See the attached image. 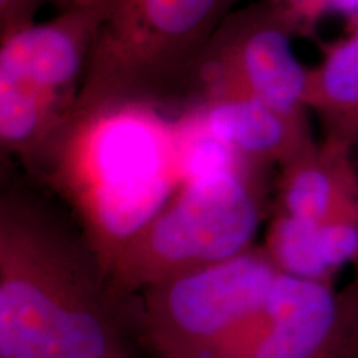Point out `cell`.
Returning <instances> with one entry per match:
<instances>
[{
    "label": "cell",
    "mask_w": 358,
    "mask_h": 358,
    "mask_svg": "<svg viewBox=\"0 0 358 358\" xmlns=\"http://www.w3.org/2000/svg\"><path fill=\"white\" fill-rule=\"evenodd\" d=\"M261 245L280 274L335 284L337 272L327 262L317 222L271 211Z\"/></svg>",
    "instance_id": "7c38bea8"
},
{
    "label": "cell",
    "mask_w": 358,
    "mask_h": 358,
    "mask_svg": "<svg viewBox=\"0 0 358 358\" xmlns=\"http://www.w3.org/2000/svg\"><path fill=\"white\" fill-rule=\"evenodd\" d=\"M237 0H111L77 111L185 96L192 69Z\"/></svg>",
    "instance_id": "277c9868"
},
{
    "label": "cell",
    "mask_w": 358,
    "mask_h": 358,
    "mask_svg": "<svg viewBox=\"0 0 358 358\" xmlns=\"http://www.w3.org/2000/svg\"><path fill=\"white\" fill-rule=\"evenodd\" d=\"M294 37H308L327 13L332 12L329 0H267Z\"/></svg>",
    "instance_id": "5bb4252c"
},
{
    "label": "cell",
    "mask_w": 358,
    "mask_h": 358,
    "mask_svg": "<svg viewBox=\"0 0 358 358\" xmlns=\"http://www.w3.org/2000/svg\"><path fill=\"white\" fill-rule=\"evenodd\" d=\"M267 169L234 156L187 176L120 250L108 271L113 289L133 299L148 285L256 245L272 209L264 179Z\"/></svg>",
    "instance_id": "3957f363"
},
{
    "label": "cell",
    "mask_w": 358,
    "mask_h": 358,
    "mask_svg": "<svg viewBox=\"0 0 358 358\" xmlns=\"http://www.w3.org/2000/svg\"><path fill=\"white\" fill-rule=\"evenodd\" d=\"M294 34L267 0L236 8L217 27L192 69L186 105L244 95L292 113H308V66L295 55Z\"/></svg>",
    "instance_id": "52a82bcc"
},
{
    "label": "cell",
    "mask_w": 358,
    "mask_h": 358,
    "mask_svg": "<svg viewBox=\"0 0 358 358\" xmlns=\"http://www.w3.org/2000/svg\"><path fill=\"white\" fill-rule=\"evenodd\" d=\"M219 358H340L338 289L279 274L261 310Z\"/></svg>",
    "instance_id": "ba28073f"
},
{
    "label": "cell",
    "mask_w": 358,
    "mask_h": 358,
    "mask_svg": "<svg viewBox=\"0 0 358 358\" xmlns=\"http://www.w3.org/2000/svg\"><path fill=\"white\" fill-rule=\"evenodd\" d=\"M48 3H55L60 10L75 7L71 0H0V35L32 24Z\"/></svg>",
    "instance_id": "9a60e30c"
},
{
    "label": "cell",
    "mask_w": 358,
    "mask_h": 358,
    "mask_svg": "<svg viewBox=\"0 0 358 358\" xmlns=\"http://www.w3.org/2000/svg\"><path fill=\"white\" fill-rule=\"evenodd\" d=\"M355 158L358 163V150ZM350 268V280L338 289L340 358H358V259Z\"/></svg>",
    "instance_id": "4fadbf2b"
},
{
    "label": "cell",
    "mask_w": 358,
    "mask_h": 358,
    "mask_svg": "<svg viewBox=\"0 0 358 358\" xmlns=\"http://www.w3.org/2000/svg\"><path fill=\"white\" fill-rule=\"evenodd\" d=\"M332 12L345 15L353 25L358 24V0H329Z\"/></svg>",
    "instance_id": "2e32d148"
},
{
    "label": "cell",
    "mask_w": 358,
    "mask_h": 358,
    "mask_svg": "<svg viewBox=\"0 0 358 358\" xmlns=\"http://www.w3.org/2000/svg\"><path fill=\"white\" fill-rule=\"evenodd\" d=\"M78 226L34 192L0 199V358H113L138 312Z\"/></svg>",
    "instance_id": "6da1fadb"
},
{
    "label": "cell",
    "mask_w": 358,
    "mask_h": 358,
    "mask_svg": "<svg viewBox=\"0 0 358 358\" xmlns=\"http://www.w3.org/2000/svg\"><path fill=\"white\" fill-rule=\"evenodd\" d=\"M73 6H111V0H71Z\"/></svg>",
    "instance_id": "e0dca14e"
},
{
    "label": "cell",
    "mask_w": 358,
    "mask_h": 358,
    "mask_svg": "<svg viewBox=\"0 0 358 358\" xmlns=\"http://www.w3.org/2000/svg\"><path fill=\"white\" fill-rule=\"evenodd\" d=\"M191 123L241 159L279 169L319 141L310 113H292L259 98L232 95L187 103L182 110Z\"/></svg>",
    "instance_id": "9c48e42d"
},
{
    "label": "cell",
    "mask_w": 358,
    "mask_h": 358,
    "mask_svg": "<svg viewBox=\"0 0 358 358\" xmlns=\"http://www.w3.org/2000/svg\"><path fill=\"white\" fill-rule=\"evenodd\" d=\"M178 120L151 103L77 111L34 169L70 208L106 275L123 245L186 178Z\"/></svg>",
    "instance_id": "7a4b0ae2"
},
{
    "label": "cell",
    "mask_w": 358,
    "mask_h": 358,
    "mask_svg": "<svg viewBox=\"0 0 358 358\" xmlns=\"http://www.w3.org/2000/svg\"><path fill=\"white\" fill-rule=\"evenodd\" d=\"M306 108L320 141L358 150V24L348 37L324 47L319 65L308 69Z\"/></svg>",
    "instance_id": "8fae6325"
},
{
    "label": "cell",
    "mask_w": 358,
    "mask_h": 358,
    "mask_svg": "<svg viewBox=\"0 0 358 358\" xmlns=\"http://www.w3.org/2000/svg\"><path fill=\"white\" fill-rule=\"evenodd\" d=\"M110 6H75L0 35V146L32 173L77 108Z\"/></svg>",
    "instance_id": "5b68a950"
},
{
    "label": "cell",
    "mask_w": 358,
    "mask_h": 358,
    "mask_svg": "<svg viewBox=\"0 0 358 358\" xmlns=\"http://www.w3.org/2000/svg\"><path fill=\"white\" fill-rule=\"evenodd\" d=\"M113 358H127V355H120V357H113Z\"/></svg>",
    "instance_id": "ac0fdd59"
},
{
    "label": "cell",
    "mask_w": 358,
    "mask_h": 358,
    "mask_svg": "<svg viewBox=\"0 0 358 358\" xmlns=\"http://www.w3.org/2000/svg\"><path fill=\"white\" fill-rule=\"evenodd\" d=\"M277 271L261 244L141 290L138 334L155 358H219L261 310Z\"/></svg>",
    "instance_id": "8992f818"
},
{
    "label": "cell",
    "mask_w": 358,
    "mask_h": 358,
    "mask_svg": "<svg viewBox=\"0 0 358 358\" xmlns=\"http://www.w3.org/2000/svg\"><path fill=\"white\" fill-rule=\"evenodd\" d=\"M358 204L355 151L317 141L277 169L271 211L322 222Z\"/></svg>",
    "instance_id": "30bf717a"
}]
</instances>
